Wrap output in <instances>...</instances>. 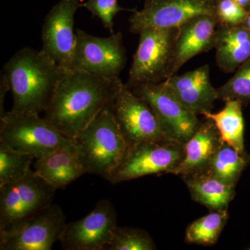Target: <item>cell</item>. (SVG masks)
Masks as SVG:
<instances>
[{
  "label": "cell",
  "instance_id": "cell-1",
  "mask_svg": "<svg viewBox=\"0 0 250 250\" xmlns=\"http://www.w3.org/2000/svg\"><path fill=\"white\" fill-rule=\"evenodd\" d=\"M122 83L121 79L95 76L68 70L56 87L44 119L69 139H74L109 106Z\"/></svg>",
  "mask_w": 250,
  "mask_h": 250
},
{
  "label": "cell",
  "instance_id": "cell-2",
  "mask_svg": "<svg viewBox=\"0 0 250 250\" xmlns=\"http://www.w3.org/2000/svg\"><path fill=\"white\" fill-rule=\"evenodd\" d=\"M12 93L14 113H40L48 106L56 87L68 70L42 50L20 49L3 67Z\"/></svg>",
  "mask_w": 250,
  "mask_h": 250
},
{
  "label": "cell",
  "instance_id": "cell-3",
  "mask_svg": "<svg viewBox=\"0 0 250 250\" xmlns=\"http://www.w3.org/2000/svg\"><path fill=\"white\" fill-rule=\"evenodd\" d=\"M75 151L85 173L109 181L129 147L109 106L73 139Z\"/></svg>",
  "mask_w": 250,
  "mask_h": 250
},
{
  "label": "cell",
  "instance_id": "cell-4",
  "mask_svg": "<svg viewBox=\"0 0 250 250\" xmlns=\"http://www.w3.org/2000/svg\"><path fill=\"white\" fill-rule=\"evenodd\" d=\"M57 189L31 170L24 178L0 187V244L53 203Z\"/></svg>",
  "mask_w": 250,
  "mask_h": 250
},
{
  "label": "cell",
  "instance_id": "cell-5",
  "mask_svg": "<svg viewBox=\"0 0 250 250\" xmlns=\"http://www.w3.org/2000/svg\"><path fill=\"white\" fill-rule=\"evenodd\" d=\"M0 143L35 159L61 148L75 149L73 139L64 136L39 113L6 112L0 117Z\"/></svg>",
  "mask_w": 250,
  "mask_h": 250
},
{
  "label": "cell",
  "instance_id": "cell-6",
  "mask_svg": "<svg viewBox=\"0 0 250 250\" xmlns=\"http://www.w3.org/2000/svg\"><path fill=\"white\" fill-rule=\"evenodd\" d=\"M177 28L146 29L140 33L139 42L126 83L129 88L157 83L171 76Z\"/></svg>",
  "mask_w": 250,
  "mask_h": 250
},
{
  "label": "cell",
  "instance_id": "cell-7",
  "mask_svg": "<svg viewBox=\"0 0 250 250\" xmlns=\"http://www.w3.org/2000/svg\"><path fill=\"white\" fill-rule=\"evenodd\" d=\"M76 35L70 70L88 72L103 78H119L127 62L122 33L98 37L77 29Z\"/></svg>",
  "mask_w": 250,
  "mask_h": 250
},
{
  "label": "cell",
  "instance_id": "cell-8",
  "mask_svg": "<svg viewBox=\"0 0 250 250\" xmlns=\"http://www.w3.org/2000/svg\"><path fill=\"white\" fill-rule=\"evenodd\" d=\"M184 154V144L169 140L139 143L129 147L108 182L116 184L152 174H171Z\"/></svg>",
  "mask_w": 250,
  "mask_h": 250
},
{
  "label": "cell",
  "instance_id": "cell-9",
  "mask_svg": "<svg viewBox=\"0 0 250 250\" xmlns=\"http://www.w3.org/2000/svg\"><path fill=\"white\" fill-rule=\"evenodd\" d=\"M109 108L129 147L168 140L149 104L123 82Z\"/></svg>",
  "mask_w": 250,
  "mask_h": 250
},
{
  "label": "cell",
  "instance_id": "cell-10",
  "mask_svg": "<svg viewBox=\"0 0 250 250\" xmlns=\"http://www.w3.org/2000/svg\"><path fill=\"white\" fill-rule=\"evenodd\" d=\"M131 89L149 104L170 141L185 144L201 124L197 115L179 103L164 82L140 85Z\"/></svg>",
  "mask_w": 250,
  "mask_h": 250
},
{
  "label": "cell",
  "instance_id": "cell-11",
  "mask_svg": "<svg viewBox=\"0 0 250 250\" xmlns=\"http://www.w3.org/2000/svg\"><path fill=\"white\" fill-rule=\"evenodd\" d=\"M214 14V0H146L141 11L134 10L129 31L139 34L146 29L178 28L192 18Z\"/></svg>",
  "mask_w": 250,
  "mask_h": 250
},
{
  "label": "cell",
  "instance_id": "cell-12",
  "mask_svg": "<svg viewBox=\"0 0 250 250\" xmlns=\"http://www.w3.org/2000/svg\"><path fill=\"white\" fill-rule=\"evenodd\" d=\"M80 7V0H60L42 24L41 50L67 70H71L77 40L75 16Z\"/></svg>",
  "mask_w": 250,
  "mask_h": 250
},
{
  "label": "cell",
  "instance_id": "cell-13",
  "mask_svg": "<svg viewBox=\"0 0 250 250\" xmlns=\"http://www.w3.org/2000/svg\"><path fill=\"white\" fill-rule=\"evenodd\" d=\"M116 226L114 206L107 199L101 200L84 218L66 223L59 242L65 250H105Z\"/></svg>",
  "mask_w": 250,
  "mask_h": 250
},
{
  "label": "cell",
  "instance_id": "cell-14",
  "mask_svg": "<svg viewBox=\"0 0 250 250\" xmlns=\"http://www.w3.org/2000/svg\"><path fill=\"white\" fill-rule=\"evenodd\" d=\"M60 207L52 203L19 231L0 244L1 250H50L60 241L66 225Z\"/></svg>",
  "mask_w": 250,
  "mask_h": 250
},
{
  "label": "cell",
  "instance_id": "cell-15",
  "mask_svg": "<svg viewBox=\"0 0 250 250\" xmlns=\"http://www.w3.org/2000/svg\"><path fill=\"white\" fill-rule=\"evenodd\" d=\"M164 83L179 103L197 115L211 112L215 102L218 100L217 88L210 82L208 65L182 75H172Z\"/></svg>",
  "mask_w": 250,
  "mask_h": 250
},
{
  "label": "cell",
  "instance_id": "cell-16",
  "mask_svg": "<svg viewBox=\"0 0 250 250\" xmlns=\"http://www.w3.org/2000/svg\"><path fill=\"white\" fill-rule=\"evenodd\" d=\"M218 26L215 16L201 15L177 28L171 76L176 75L188 61L197 54L214 48Z\"/></svg>",
  "mask_w": 250,
  "mask_h": 250
},
{
  "label": "cell",
  "instance_id": "cell-17",
  "mask_svg": "<svg viewBox=\"0 0 250 250\" xmlns=\"http://www.w3.org/2000/svg\"><path fill=\"white\" fill-rule=\"evenodd\" d=\"M205 119L184 144V159L171 174L186 177L205 172L207 169L222 139L214 123L211 120Z\"/></svg>",
  "mask_w": 250,
  "mask_h": 250
},
{
  "label": "cell",
  "instance_id": "cell-18",
  "mask_svg": "<svg viewBox=\"0 0 250 250\" xmlns=\"http://www.w3.org/2000/svg\"><path fill=\"white\" fill-rule=\"evenodd\" d=\"M215 62L222 71L233 73L250 59V31L243 25L218 26Z\"/></svg>",
  "mask_w": 250,
  "mask_h": 250
},
{
  "label": "cell",
  "instance_id": "cell-19",
  "mask_svg": "<svg viewBox=\"0 0 250 250\" xmlns=\"http://www.w3.org/2000/svg\"><path fill=\"white\" fill-rule=\"evenodd\" d=\"M34 170L47 183L58 189L65 188L85 173L75 149L61 148L36 159Z\"/></svg>",
  "mask_w": 250,
  "mask_h": 250
},
{
  "label": "cell",
  "instance_id": "cell-20",
  "mask_svg": "<svg viewBox=\"0 0 250 250\" xmlns=\"http://www.w3.org/2000/svg\"><path fill=\"white\" fill-rule=\"evenodd\" d=\"M195 202L210 210L228 209L235 195V186L215 178L206 172L183 177Z\"/></svg>",
  "mask_w": 250,
  "mask_h": 250
},
{
  "label": "cell",
  "instance_id": "cell-21",
  "mask_svg": "<svg viewBox=\"0 0 250 250\" xmlns=\"http://www.w3.org/2000/svg\"><path fill=\"white\" fill-rule=\"evenodd\" d=\"M243 104L238 100L225 102L221 111L213 113L206 112L203 116L214 123L224 142L241 153H246L244 145V120Z\"/></svg>",
  "mask_w": 250,
  "mask_h": 250
},
{
  "label": "cell",
  "instance_id": "cell-22",
  "mask_svg": "<svg viewBox=\"0 0 250 250\" xmlns=\"http://www.w3.org/2000/svg\"><path fill=\"white\" fill-rule=\"evenodd\" d=\"M248 161L249 156L246 153L238 152L222 140L205 172L225 183L236 187Z\"/></svg>",
  "mask_w": 250,
  "mask_h": 250
},
{
  "label": "cell",
  "instance_id": "cell-23",
  "mask_svg": "<svg viewBox=\"0 0 250 250\" xmlns=\"http://www.w3.org/2000/svg\"><path fill=\"white\" fill-rule=\"evenodd\" d=\"M228 217V209L210 210V213L189 225L186 231V241L193 244L213 246L218 241Z\"/></svg>",
  "mask_w": 250,
  "mask_h": 250
},
{
  "label": "cell",
  "instance_id": "cell-24",
  "mask_svg": "<svg viewBox=\"0 0 250 250\" xmlns=\"http://www.w3.org/2000/svg\"><path fill=\"white\" fill-rule=\"evenodd\" d=\"M34 156L14 150L0 143V187L24 178L31 170Z\"/></svg>",
  "mask_w": 250,
  "mask_h": 250
},
{
  "label": "cell",
  "instance_id": "cell-25",
  "mask_svg": "<svg viewBox=\"0 0 250 250\" xmlns=\"http://www.w3.org/2000/svg\"><path fill=\"white\" fill-rule=\"evenodd\" d=\"M155 243L146 230L139 228L118 227L113 229L107 250H153Z\"/></svg>",
  "mask_w": 250,
  "mask_h": 250
},
{
  "label": "cell",
  "instance_id": "cell-26",
  "mask_svg": "<svg viewBox=\"0 0 250 250\" xmlns=\"http://www.w3.org/2000/svg\"><path fill=\"white\" fill-rule=\"evenodd\" d=\"M218 100H238L243 104L250 103V59L237 69L229 80L217 88Z\"/></svg>",
  "mask_w": 250,
  "mask_h": 250
},
{
  "label": "cell",
  "instance_id": "cell-27",
  "mask_svg": "<svg viewBox=\"0 0 250 250\" xmlns=\"http://www.w3.org/2000/svg\"><path fill=\"white\" fill-rule=\"evenodd\" d=\"M118 0H88L81 7L85 8L91 13L93 17H98L105 29L110 34H114L113 20L120 11L126 10L120 6Z\"/></svg>",
  "mask_w": 250,
  "mask_h": 250
},
{
  "label": "cell",
  "instance_id": "cell-28",
  "mask_svg": "<svg viewBox=\"0 0 250 250\" xmlns=\"http://www.w3.org/2000/svg\"><path fill=\"white\" fill-rule=\"evenodd\" d=\"M248 13L231 0H214V14L219 25H241L246 21Z\"/></svg>",
  "mask_w": 250,
  "mask_h": 250
},
{
  "label": "cell",
  "instance_id": "cell-29",
  "mask_svg": "<svg viewBox=\"0 0 250 250\" xmlns=\"http://www.w3.org/2000/svg\"><path fill=\"white\" fill-rule=\"evenodd\" d=\"M10 90V86L7 79L4 74L1 75V83H0V117L3 116L6 111H4V104L5 96Z\"/></svg>",
  "mask_w": 250,
  "mask_h": 250
},
{
  "label": "cell",
  "instance_id": "cell-30",
  "mask_svg": "<svg viewBox=\"0 0 250 250\" xmlns=\"http://www.w3.org/2000/svg\"><path fill=\"white\" fill-rule=\"evenodd\" d=\"M233 2L236 3L237 4L239 5L243 9H246L247 11H249L250 10V0H231Z\"/></svg>",
  "mask_w": 250,
  "mask_h": 250
},
{
  "label": "cell",
  "instance_id": "cell-31",
  "mask_svg": "<svg viewBox=\"0 0 250 250\" xmlns=\"http://www.w3.org/2000/svg\"><path fill=\"white\" fill-rule=\"evenodd\" d=\"M242 25L244 26L245 27H246L247 29H249L250 31V10L248 11L246 21H245V22H243Z\"/></svg>",
  "mask_w": 250,
  "mask_h": 250
}]
</instances>
